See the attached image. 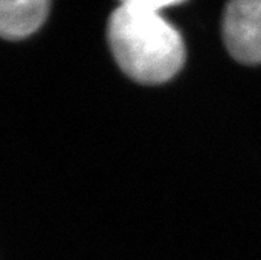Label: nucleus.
Masks as SVG:
<instances>
[{"instance_id":"nucleus-1","label":"nucleus","mask_w":261,"mask_h":260,"mask_svg":"<svg viewBox=\"0 0 261 260\" xmlns=\"http://www.w3.org/2000/svg\"><path fill=\"white\" fill-rule=\"evenodd\" d=\"M178 2L130 0L110 16L108 37L121 69L138 83L159 84L174 77L185 63L180 33L161 15Z\"/></svg>"},{"instance_id":"nucleus-2","label":"nucleus","mask_w":261,"mask_h":260,"mask_svg":"<svg viewBox=\"0 0 261 260\" xmlns=\"http://www.w3.org/2000/svg\"><path fill=\"white\" fill-rule=\"evenodd\" d=\"M223 36L229 53L244 64L261 63V0H236L227 6Z\"/></svg>"},{"instance_id":"nucleus-3","label":"nucleus","mask_w":261,"mask_h":260,"mask_svg":"<svg viewBox=\"0 0 261 260\" xmlns=\"http://www.w3.org/2000/svg\"><path fill=\"white\" fill-rule=\"evenodd\" d=\"M49 3L45 0H0V36L19 40L44 23Z\"/></svg>"}]
</instances>
